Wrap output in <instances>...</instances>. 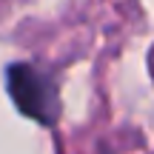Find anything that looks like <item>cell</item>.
<instances>
[{
	"instance_id": "1",
	"label": "cell",
	"mask_w": 154,
	"mask_h": 154,
	"mask_svg": "<svg viewBox=\"0 0 154 154\" xmlns=\"http://www.w3.org/2000/svg\"><path fill=\"white\" fill-rule=\"evenodd\" d=\"M9 91L23 114L34 117L46 126H51L60 114L57 86L51 83V77L37 72L34 66H11L9 69Z\"/></svg>"
}]
</instances>
